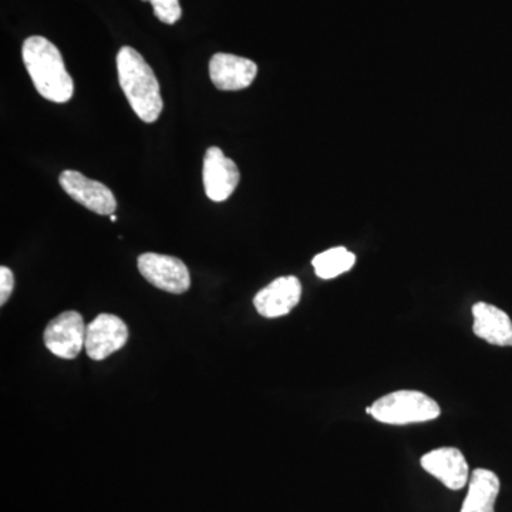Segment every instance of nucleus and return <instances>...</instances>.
Wrapping results in <instances>:
<instances>
[{
	"label": "nucleus",
	"mask_w": 512,
	"mask_h": 512,
	"mask_svg": "<svg viewBox=\"0 0 512 512\" xmlns=\"http://www.w3.org/2000/svg\"><path fill=\"white\" fill-rule=\"evenodd\" d=\"M23 63L37 93L53 103H67L74 94L72 76L64 66L60 50L42 36H32L22 47Z\"/></svg>",
	"instance_id": "nucleus-1"
},
{
	"label": "nucleus",
	"mask_w": 512,
	"mask_h": 512,
	"mask_svg": "<svg viewBox=\"0 0 512 512\" xmlns=\"http://www.w3.org/2000/svg\"><path fill=\"white\" fill-rule=\"evenodd\" d=\"M117 72L121 89L131 109L144 123H154L163 111L160 83L150 64L130 46L121 47L117 55Z\"/></svg>",
	"instance_id": "nucleus-2"
},
{
	"label": "nucleus",
	"mask_w": 512,
	"mask_h": 512,
	"mask_svg": "<svg viewBox=\"0 0 512 512\" xmlns=\"http://www.w3.org/2000/svg\"><path fill=\"white\" fill-rule=\"evenodd\" d=\"M367 414L380 423L406 426L437 419L441 409L427 394L416 390H400L380 397L372 407H367Z\"/></svg>",
	"instance_id": "nucleus-3"
},
{
	"label": "nucleus",
	"mask_w": 512,
	"mask_h": 512,
	"mask_svg": "<svg viewBox=\"0 0 512 512\" xmlns=\"http://www.w3.org/2000/svg\"><path fill=\"white\" fill-rule=\"evenodd\" d=\"M138 271L151 285L174 295L190 289V271L181 259L147 252L138 258Z\"/></svg>",
	"instance_id": "nucleus-4"
},
{
	"label": "nucleus",
	"mask_w": 512,
	"mask_h": 512,
	"mask_svg": "<svg viewBox=\"0 0 512 512\" xmlns=\"http://www.w3.org/2000/svg\"><path fill=\"white\" fill-rule=\"evenodd\" d=\"M87 326L79 312H63L50 320L45 330L46 348L62 359H76L86 343Z\"/></svg>",
	"instance_id": "nucleus-5"
},
{
	"label": "nucleus",
	"mask_w": 512,
	"mask_h": 512,
	"mask_svg": "<svg viewBox=\"0 0 512 512\" xmlns=\"http://www.w3.org/2000/svg\"><path fill=\"white\" fill-rule=\"evenodd\" d=\"M238 165L218 147H210L204 156L202 181L207 197L214 202L227 201L239 184Z\"/></svg>",
	"instance_id": "nucleus-6"
},
{
	"label": "nucleus",
	"mask_w": 512,
	"mask_h": 512,
	"mask_svg": "<svg viewBox=\"0 0 512 512\" xmlns=\"http://www.w3.org/2000/svg\"><path fill=\"white\" fill-rule=\"evenodd\" d=\"M60 185L69 197L82 204L87 210L99 215L114 214L117 208L116 197L106 185L90 180L79 171L66 170L60 174Z\"/></svg>",
	"instance_id": "nucleus-7"
},
{
	"label": "nucleus",
	"mask_w": 512,
	"mask_h": 512,
	"mask_svg": "<svg viewBox=\"0 0 512 512\" xmlns=\"http://www.w3.org/2000/svg\"><path fill=\"white\" fill-rule=\"evenodd\" d=\"M127 340L126 323L117 316L103 313L87 325L84 349L90 359L104 360L123 348Z\"/></svg>",
	"instance_id": "nucleus-8"
},
{
	"label": "nucleus",
	"mask_w": 512,
	"mask_h": 512,
	"mask_svg": "<svg viewBox=\"0 0 512 512\" xmlns=\"http://www.w3.org/2000/svg\"><path fill=\"white\" fill-rule=\"evenodd\" d=\"M258 74V66L252 60L228 53H215L210 62V77L214 86L222 92H238L251 86Z\"/></svg>",
	"instance_id": "nucleus-9"
},
{
	"label": "nucleus",
	"mask_w": 512,
	"mask_h": 512,
	"mask_svg": "<svg viewBox=\"0 0 512 512\" xmlns=\"http://www.w3.org/2000/svg\"><path fill=\"white\" fill-rule=\"evenodd\" d=\"M302 285L296 276H282L256 293L254 305L259 315L274 319L288 315L301 301Z\"/></svg>",
	"instance_id": "nucleus-10"
},
{
	"label": "nucleus",
	"mask_w": 512,
	"mask_h": 512,
	"mask_svg": "<svg viewBox=\"0 0 512 512\" xmlns=\"http://www.w3.org/2000/svg\"><path fill=\"white\" fill-rule=\"evenodd\" d=\"M424 471L436 477L448 490L458 491L467 484L468 464L458 448L443 447L421 457Z\"/></svg>",
	"instance_id": "nucleus-11"
},
{
	"label": "nucleus",
	"mask_w": 512,
	"mask_h": 512,
	"mask_svg": "<svg viewBox=\"0 0 512 512\" xmlns=\"http://www.w3.org/2000/svg\"><path fill=\"white\" fill-rule=\"evenodd\" d=\"M473 330L478 338L495 346H512V320L504 311L490 303L473 306Z\"/></svg>",
	"instance_id": "nucleus-12"
},
{
	"label": "nucleus",
	"mask_w": 512,
	"mask_h": 512,
	"mask_svg": "<svg viewBox=\"0 0 512 512\" xmlns=\"http://www.w3.org/2000/svg\"><path fill=\"white\" fill-rule=\"evenodd\" d=\"M500 494V478L493 471L476 468L471 474L468 494L461 512H495L494 505Z\"/></svg>",
	"instance_id": "nucleus-13"
},
{
	"label": "nucleus",
	"mask_w": 512,
	"mask_h": 512,
	"mask_svg": "<svg viewBox=\"0 0 512 512\" xmlns=\"http://www.w3.org/2000/svg\"><path fill=\"white\" fill-rule=\"evenodd\" d=\"M355 262L356 255L343 247L330 248L312 259L313 268L320 279H333L345 274Z\"/></svg>",
	"instance_id": "nucleus-14"
},
{
	"label": "nucleus",
	"mask_w": 512,
	"mask_h": 512,
	"mask_svg": "<svg viewBox=\"0 0 512 512\" xmlns=\"http://www.w3.org/2000/svg\"><path fill=\"white\" fill-rule=\"evenodd\" d=\"M143 2H150L153 5L154 15L160 22L167 25H174L183 15L180 0H143Z\"/></svg>",
	"instance_id": "nucleus-15"
},
{
	"label": "nucleus",
	"mask_w": 512,
	"mask_h": 512,
	"mask_svg": "<svg viewBox=\"0 0 512 512\" xmlns=\"http://www.w3.org/2000/svg\"><path fill=\"white\" fill-rule=\"evenodd\" d=\"M13 288H15V278H13L12 271L6 266L0 268V305H5L12 295Z\"/></svg>",
	"instance_id": "nucleus-16"
},
{
	"label": "nucleus",
	"mask_w": 512,
	"mask_h": 512,
	"mask_svg": "<svg viewBox=\"0 0 512 512\" xmlns=\"http://www.w3.org/2000/svg\"><path fill=\"white\" fill-rule=\"evenodd\" d=\"M110 220H111V221H113V222H116V221H117V217H116V215L111 214V215H110Z\"/></svg>",
	"instance_id": "nucleus-17"
}]
</instances>
